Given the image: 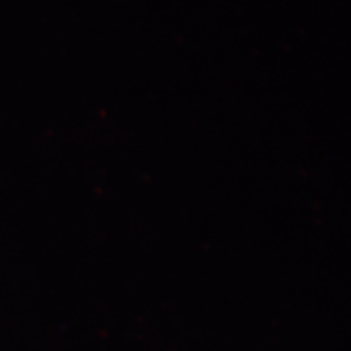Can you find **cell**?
I'll list each match as a JSON object with an SVG mask.
<instances>
[]
</instances>
